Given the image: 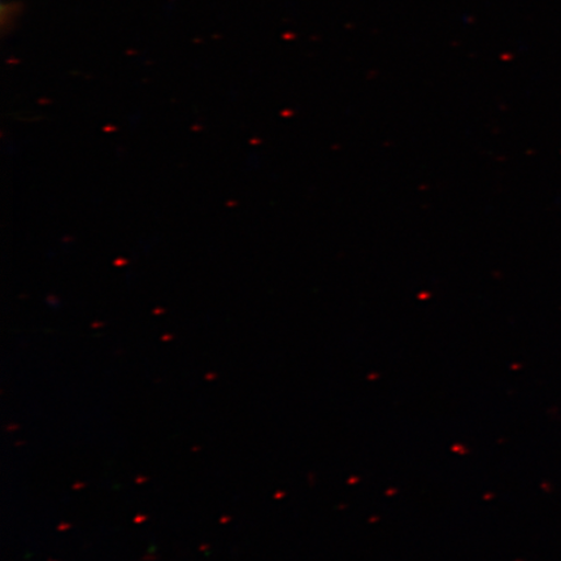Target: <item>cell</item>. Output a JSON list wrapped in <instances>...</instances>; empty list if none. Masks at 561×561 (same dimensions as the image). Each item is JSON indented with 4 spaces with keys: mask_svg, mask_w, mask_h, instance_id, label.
Returning a JSON list of instances; mask_svg holds the SVG:
<instances>
[]
</instances>
